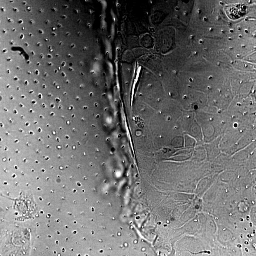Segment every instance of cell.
Here are the masks:
<instances>
[{
    "instance_id": "obj_15",
    "label": "cell",
    "mask_w": 256,
    "mask_h": 256,
    "mask_svg": "<svg viewBox=\"0 0 256 256\" xmlns=\"http://www.w3.org/2000/svg\"><path fill=\"white\" fill-rule=\"evenodd\" d=\"M182 122L185 124L186 126H194L198 124V120H196V116H194L193 114H183L182 115Z\"/></svg>"
},
{
    "instance_id": "obj_7",
    "label": "cell",
    "mask_w": 256,
    "mask_h": 256,
    "mask_svg": "<svg viewBox=\"0 0 256 256\" xmlns=\"http://www.w3.org/2000/svg\"><path fill=\"white\" fill-rule=\"evenodd\" d=\"M8 182L12 183V185H22L25 183V173L22 170H15L8 175Z\"/></svg>"
},
{
    "instance_id": "obj_45",
    "label": "cell",
    "mask_w": 256,
    "mask_h": 256,
    "mask_svg": "<svg viewBox=\"0 0 256 256\" xmlns=\"http://www.w3.org/2000/svg\"><path fill=\"white\" fill-rule=\"evenodd\" d=\"M248 166H252V168H256V153H252V155L248 156Z\"/></svg>"
},
{
    "instance_id": "obj_14",
    "label": "cell",
    "mask_w": 256,
    "mask_h": 256,
    "mask_svg": "<svg viewBox=\"0 0 256 256\" xmlns=\"http://www.w3.org/2000/svg\"><path fill=\"white\" fill-rule=\"evenodd\" d=\"M24 212L27 213V214L38 213V212H40V206H38V203H37V202H28V203H25Z\"/></svg>"
},
{
    "instance_id": "obj_32",
    "label": "cell",
    "mask_w": 256,
    "mask_h": 256,
    "mask_svg": "<svg viewBox=\"0 0 256 256\" xmlns=\"http://www.w3.org/2000/svg\"><path fill=\"white\" fill-rule=\"evenodd\" d=\"M24 254L25 256H35V248L32 243H25L24 244Z\"/></svg>"
},
{
    "instance_id": "obj_38",
    "label": "cell",
    "mask_w": 256,
    "mask_h": 256,
    "mask_svg": "<svg viewBox=\"0 0 256 256\" xmlns=\"http://www.w3.org/2000/svg\"><path fill=\"white\" fill-rule=\"evenodd\" d=\"M243 118H244L243 114H240V112H236V114H233V115H232V124H234V125L242 124Z\"/></svg>"
},
{
    "instance_id": "obj_3",
    "label": "cell",
    "mask_w": 256,
    "mask_h": 256,
    "mask_svg": "<svg viewBox=\"0 0 256 256\" xmlns=\"http://www.w3.org/2000/svg\"><path fill=\"white\" fill-rule=\"evenodd\" d=\"M230 228V218L226 214H220L216 218V222H214V230H216V233H226Z\"/></svg>"
},
{
    "instance_id": "obj_29",
    "label": "cell",
    "mask_w": 256,
    "mask_h": 256,
    "mask_svg": "<svg viewBox=\"0 0 256 256\" xmlns=\"http://www.w3.org/2000/svg\"><path fill=\"white\" fill-rule=\"evenodd\" d=\"M140 226H142V223H140V220H138V218H130V220H128V228L133 230V232L140 230Z\"/></svg>"
},
{
    "instance_id": "obj_21",
    "label": "cell",
    "mask_w": 256,
    "mask_h": 256,
    "mask_svg": "<svg viewBox=\"0 0 256 256\" xmlns=\"http://www.w3.org/2000/svg\"><path fill=\"white\" fill-rule=\"evenodd\" d=\"M182 37L186 38V40H193L196 38V30H194L193 27H185L182 30Z\"/></svg>"
},
{
    "instance_id": "obj_23",
    "label": "cell",
    "mask_w": 256,
    "mask_h": 256,
    "mask_svg": "<svg viewBox=\"0 0 256 256\" xmlns=\"http://www.w3.org/2000/svg\"><path fill=\"white\" fill-rule=\"evenodd\" d=\"M130 160L133 163H138V162H142L143 160V152L140 150V148H135V150H132L130 153Z\"/></svg>"
},
{
    "instance_id": "obj_18",
    "label": "cell",
    "mask_w": 256,
    "mask_h": 256,
    "mask_svg": "<svg viewBox=\"0 0 256 256\" xmlns=\"http://www.w3.org/2000/svg\"><path fill=\"white\" fill-rule=\"evenodd\" d=\"M8 112H10V115L20 116V115L24 114V108L18 104H15V102H10V104H8Z\"/></svg>"
},
{
    "instance_id": "obj_20",
    "label": "cell",
    "mask_w": 256,
    "mask_h": 256,
    "mask_svg": "<svg viewBox=\"0 0 256 256\" xmlns=\"http://www.w3.org/2000/svg\"><path fill=\"white\" fill-rule=\"evenodd\" d=\"M216 62L222 65H232L233 64V57L228 54H218L216 55Z\"/></svg>"
},
{
    "instance_id": "obj_16",
    "label": "cell",
    "mask_w": 256,
    "mask_h": 256,
    "mask_svg": "<svg viewBox=\"0 0 256 256\" xmlns=\"http://www.w3.org/2000/svg\"><path fill=\"white\" fill-rule=\"evenodd\" d=\"M242 244L244 248H248V250H253V248H256V242H254V238H252L250 234H246L244 233L243 236H242Z\"/></svg>"
},
{
    "instance_id": "obj_37",
    "label": "cell",
    "mask_w": 256,
    "mask_h": 256,
    "mask_svg": "<svg viewBox=\"0 0 256 256\" xmlns=\"http://www.w3.org/2000/svg\"><path fill=\"white\" fill-rule=\"evenodd\" d=\"M173 182H175V183H185L186 182V175L183 172L176 173V175H173Z\"/></svg>"
},
{
    "instance_id": "obj_30",
    "label": "cell",
    "mask_w": 256,
    "mask_h": 256,
    "mask_svg": "<svg viewBox=\"0 0 256 256\" xmlns=\"http://www.w3.org/2000/svg\"><path fill=\"white\" fill-rule=\"evenodd\" d=\"M223 25H224L226 28H234V27L238 25V20L234 18V17H226V18L223 20Z\"/></svg>"
},
{
    "instance_id": "obj_36",
    "label": "cell",
    "mask_w": 256,
    "mask_h": 256,
    "mask_svg": "<svg viewBox=\"0 0 256 256\" xmlns=\"http://www.w3.org/2000/svg\"><path fill=\"white\" fill-rule=\"evenodd\" d=\"M158 143H160V145H170V143H172V138L168 136V135H165V133H163V135H158Z\"/></svg>"
},
{
    "instance_id": "obj_49",
    "label": "cell",
    "mask_w": 256,
    "mask_h": 256,
    "mask_svg": "<svg viewBox=\"0 0 256 256\" xmlns=\"http://www.w3.org/2000/svg\"><path fill=\"white\" fill-rule=\"evenodd\" d=\"M34 7L38 8V10H42V8H47L48 5H47V2H34Z\"/></svg>"
},
{
    "instance_id": "obj_22",
    "label": "cell",
    "mask_w": 256,
    "mask_h": 256,
    "mask_svg": "<svg viewBox=\"0 0 256 256\" xmlns=\"http://www.w3.org/2000/svg\"><path fill=\"white\" fill-rule=\"evenodd\" d=\"M95 30H96V35H98L100 38H106V37H108V27H106L105 24H98L95 27Z\"/></svg>"
},
{
    "instance_id": "obj_33",
    "label": "cell",
    "mask_w": 256,
    "mask_h": 256,
    "mask_svg": "<svg viewBox=\"0 0 256 256\" xmlns=\"http://www.w3.org/2000/svg\"><path fill=\"white\" fill-rule=\"evenodd\" d=\"M80 14L84 15V17H90L92 14H94V8L90 7V5H80Z\"/></svg>"
},
{
    "instance_id": "obj_48",
    "label": "cell",
    "mask_w": 256,
    "mask_h": 256,
    "mask_svg": "<svg viewBox=\"0 0 256 256\" xmlns=\"http://www.w3.org/2000/svg\"><path fill=\"white\" fill-rule=\"evenodd\" d=\"M136 40H138V42H140V44H145V42H148V35H146V32H142V34L136 37Z\"/></svg>"
},
{
    "instance_id": "obj_44",
    "label": "cell",
    "mask_w": 256,
    "mask_h": 256,
    "mask_svg": "<svg viewBox=\"0 0 256 256\" xmlns=\"http://www.w3.org/2000/svg\"><path fill=\"white\" fill-rule=\"evenodd\" d=\"M212 243H213L212 234H210V233H204V234H203V244H204V246H210Z\"/></svg>"
},
{
    "instance_id": "obj_28",
    "label": "cell",
    "mask_w": 256,
    "mask_h": 256,
    "mask_svg": "<svg viewBox=\"0 0 256 256\" xmlns=\"http://www.w3.org/2000/svg\"><path fill=\"white\" fill-rule=\"evenodd\" d=\"M202 243H198V242H193L192 244H190V252H192V254L193 256H200L202 254Z\"/></svg>"
},
{
    "instance_id": "obj_26",
    "label": "cell",
    "mask_w": 256,
    "mask_h": 256,
    "mask_svg": "<svg viewBox=\"0 0 256 256\" xmlns=\"http://www.w3.org/2000/svg\"><path fill=\"white\" fill-rule=\"evenodd\" d=\"M202 90H203V94H204V95H208V96L216 95V88H214V86H213L212 84H203Z\"/></svg>"
},
{
    "instance_id": "obj_12",
    "label": "cell",
    "mask_w": 256,
    "mask_h": 256,
    "mask_svg": "<svg viewBox=\"0 0 256 256\" xmlns=\"http://www.w3.org/2000/svg\"><path fill=\"white\" fill-rule=\"evenodd\" d=\"M198 104V98L194 95H186V96H183V100H182V105L185 106V108H193V106H196Z\"/></svg>"
},
{
    "instance_id": "obj_13",
    "label": "cell",
    "mask_w": 256,
    "mask_h": 256,
    "mask_svg": "<svg viewBox=\"0 0 256 256\" xmlns=\"http://www.w3.org/2000/svg\"><path fill=\"white\" fill-rule=\"evenodd\" d=\"M120 78V75H118V72L114 70V68H106L105 70V80L108 82V84H114V82H118Z\"/></svg>"
},
{
    "instance_id": "obj_1",
    "label": "cell",
    "mask_w": 256,
    "mask_h": 256,
    "mask_svg": "<svg viewBox=\"0 0 256 256\" xmlns=\"http://www.w3.org/2000/svg\"><path fill=\"white\" fill-rule=\"evenodd\" d=\"M84 122H82L78 116H74L70 122V126H68V133H70V136H74V138H78L82 133H84Z\"/></svg>"
},
{
    "instance_id": "obj_31",
    "label": "cell",
    "mask_w": 256,
    "mask_h": 256,
    "mask_svg": "<svg viewBox=\"0 0 256 256\" xmlns=\"http://www.w3.org/2000/svg\"><path fill=\"white\" fill-rule=\"evenodd\" d=\"M243 230H244V232H246V233L254 232V230H256L254 222H252V220H246V222H243Z\"/></svg>"
},
{
    "instance_id": "obj_25",
    "label": "cell",
    "mask_w": 256,
    "mask_h": 256,
    "mask_svg": "<svg viewBox=\"0 0 256 256\" xmlns=\"http://www.w3.org/2000/svg\"><path fill=\"white\" fill-rule=\"evenodd\" d=\"M108 188L114 193H120L122 192V185H120V182L116 180V178H110V180H108Z\"/></svg>"
},
{
    "instance_id": "obj_46",
    "label": "cell",
    "mask_w": 256,
    "mask_h": 256,
    "mask_svg": "<svg viewBox=\"0 0 256 256\" xmlns=\"http://www.w3.org/2000/svg\"><path fill=\"white\" fill-rule=\"evenodd\" d=\"M58 242H60V243H64V244H70V238L66 236L65 233H60V234H58Z\"/></svg>"
},
{
    "instance_id": "obj_6",
    "label": "cell",
    "mask_w": 256,
    "mask_h": 256,
    "mask_svg": "<svg viewBox=\"0 0 256 256\" xmlns=\"http://www.w3.org/2000/svg\"><path fill=\"white\" fill-rule=\"evenodd\" d=\"M45 35H47V38H50V40H64L65 38L64 32L57 27H47L45 28Z\"/></svg>"
},
{
    "instance_id": "obj_2",
    "label": "cell",
    "mask_w": 256,
    "mask_h": 256,
    "mask_svg": "<svg viewBox=\"0 0 256 256\" xmlns=\"http://www.w3.org/2000/svg\"><path fill=\"white\" fill-rule=\"evenodd\" d=\"M165 200L172 204H182L183 203V194L175 190V188H166L165 190Z\"/></svg>"
},
{
    "instance_id": "obj_5",
    "label": "cell",
    "mask_w": 256,
    "mask_h": 256,
    "mask_svg": "<svg viewBox=\"0 0 256 256\" xmlns=\"http://www.w3.org/2000/svg\"><path fill=\"white\" fill-rule=\"evenodd\" d=\"M80 80V72L76 68H66L64 74V82L65 84H76Z\"/></svg>"
},
{
    "instance_id": "obj_41",
    "label": "cell",
    "mask_w": 256,
    "mask_h": 256,
    "mask_svg": "<svg viewBox=\"0 0 256 256\" xmlns=\"http://www.w3.org/2000/svg\"><path fill=\"white\" fill-rule=\"evenodd\" d=\"M44 108L45 110H54L55 108V102L52 98H45L44 100Z\"/></svg>"
},
{
    "instance_id": "obj_52",
    "label": "cell",
    "mask_w": 256,
    "mask_h": 256,
    "mask_svg": "<svg viewBox=\"0 0 256 256\" xmlns=\"http://www.w3.org/2000/svg\"><path fill=\"white\" fill-rule=\"evenodd\" d=\"M158 256H163V254H158Z\"/></svg>"
},
{
    "instance_id": "obj_35",
    "label": "cell",
    "mask_w": 256,
    "mask_h": 256,
    "mask_svg": "<svg viewBox=\"0 0 256 256\" xmlns=\"http://www.w3.org/2000/svg\"><path fill=\"white\" fill-rule=\"evenodd\" d=\"M218 155H220V148L216 145H212L208 148V156L210 158H216Z\"/></svg>"
},
{
    "instance_id": "obj_51",
    "label": "cell",
    "mask_w": 256,
    "mask_h": 256,
    "mask_svg": "<svg viewBox=\"0 0 256 256\" xmlns=\"http://www.w3.org/2000/svg\"><path fill=\"white\" fill-rule=\"evenodd\" d=\"M214 256H228V254L224 252H216V253H214Z\"/></svg>"
},
{
    "instance_id": "obj_11",
    "label": "cell",
    "mask_w": 256,
    "mask_h": 256,
    "mask_svg": "<svg viewBox=\"0 0 256 256\" xmlns=\"http://www.w3.org/2000/svg\"><path fill=\"white\" fill-rule=\"evenodd\" d=\"M168 228L178 232V230H183V228H185V224H183V222H182L180 218L172 216V218H168Z\"/></svg>"
},
{
    "instance_id": "obj_43",
    "label": "cell",
    "mask_w": 256,
    "mask_h": 256,
    "mask_svg": "<svg viewBox=\"0 0 256 256\" xmlns=\"http://www.w3.org/2000/svg\"><path fill=\"white\" fill-rule=\"evenodd\" d=\"M90 102V98H88V95H80L78 96V100H76V105H86Z\"/></svg>"
},
{
    "instance_id": "obj_50",
    "label": "cell",
    "mask_w": 256,
    "mask_h": 256,
    "mask_svg": "<svg viewBox=\"0 0 256 256\" xmlns=\"http://www.w3.org/2000/svg\"><path fill=\"white\" fill-rule=\"evenodd\" d=\"M96 256H110V253L106 252V250H98V252H96Z\"/></svg>"
},
{
    "instance_id": "obj_8",
    "label": "cell",
    "mask_w": 256,
    "mask_h": 256,
    "mask_svg": "<svg viewBox=\"0 0 256 256\" xmlns=\"http://www.w3.org/2000/svg\"><path fill=\"white\" fill-rule=\"evenodd\" d=\"M27 70H28V75L30 76H35V78H45L47 76V74H45V70L44 68H40L38 65H35V64H30L27 66Z\"/></svg>"
},
{
    "instance_id": "obj_34",
    "label": "cell",
    "mask_w": 256,
    "mask_h": 256,
    "mask_svg": "<svg viewBox=\"0 0 256 256\" xmlns=\"http://www.w3.org/2000/svg\"><path fill=\"white\" fill-rule=\"evenodd\" d=\"M102 124H104V126H106V128H112L114 126V118H112L110 115H104L102 116Z\"/></svg>"
},
{
    "instance_id": "obj_9",
    "label": "cell",
    "mask_w": 256,
    "mask_h": 256,
    "mask_svg": "<svg viewBox=\"0 0 256 256\" xmlns=\"http://www.w3.org/2000/svg\"><path fill=\"white\" fill-rule=\"evenodd\" d=\"M4 35L8 40H17L20 37V34L17 32V28H14L12 25H5V27H4Z\"/></svg>"
},
{
    "instance_id": "obj_42",
    "label": "cell",
    "mask_w": 256,
    "mask_h": 256,
    "mask_svg": "<svg viewBox=\"0 0 256 256\" xmlns=\"http://www.w3.org/2000/svg\"><path fill=\"white\" fill-rule=\"evenodd\" d=\"M105 220H106V216H105L104 212H96L95 213V222L96 223H105Z\"/></svg>"
},
{
    "instance_id": "obj_27",
    "label": "cell",
    "mask_w": 256,
    "mask_h": 256,
    "mask_svg": "<svg viewBox=\"0 0 256 256\" xmlns=\"http://www.w3.org/2000/svg\"><path fill=\"white\" fill-rule=\"evenodd\" d=\"M86 156L90 158L92 162H100V153L95 150V148H88V150H86Z\"/></svg>"
},
{
    "instance_id": "obj_40",
    "label": "cell",
    "mask_w": 256,
    "mask_h": 256,
    "mask_svg": "<svg viewBox=\"0 0 256 256\" xmlns=\"http://www.w3.org/2000/svg\"><path fill=\"white\" fill-rule=\"evenodd\" d=\"M173 78V74H172V70H163L162 72V82H170Z\"/></svg>"
},
{
    "instance_id": "obj_39",
    "label": "cell",
    "mask_w": 256,
    "mask_h": 256,
    "mask_svg": "<svg viewBox=\"0 0 256 256\" xmlns=\"http://www.w3.org/2000/svg\"><path fill=\"white\" fill-rule=\"evenodd\" d=\"M238 198L242 200V202H248V200L252 198V193H250L248 190H240V193H238Z\"/></svg>"
},
{
    "instance_id": "obj_47",
    "label": "cell",
    "mask_w": 256,
    "mask_h": 256,
    "mask_svg": "<svg viewBox=\"0 0 256 256\" xmlns=\"http://www.w3.org/2000/svg\"><path fill=\"white\" fill-rule=\"evenodd\" d=\"M194 196H196L198 200H203V198H206V192L202 190V188H198V190L194 192Z\"/></svg>"
},
{
    "instance_id": "obj_19",
    "label": "cell",
    "mask_w": 256,
    "mask_h": 256,
    "mask_svg": "<svg viewBox=\"0 0 256 256\" xmlns=\"http://www.w3.org/2000/svg\"><path fill=\"white\" fill-rule=\"evenodd\" d=\"M140 198L145 204H150L153 202V193L148 190V188H143V190L140 192Z\"/></svg>"
},
{
    "instance_id": "obj_24",
    "label": "cell",
    "mask_w": 256,
    "mask_h": 256,
    "mask_svg": "<svg viewBox=\"0 0 256 256\" xmlns=\"http://www.w3.org/2000/svg\"><path fill=\"white\" fill-rule=\"evenodd\" d=\"M168 170H170L172 175H176V173H180V172H182V170H180V162L173 158V160H172L170 163H168Z\"/></svg>"
},
{
    "instance_id": "obj_10",
    "label": "cell",
    "mask_w": 256,
    "mask_h": 256,
    "mask_svg": "<svg viewBox=\"0 0 256 256\" xmlns=\"http://www.w3.org/2000/svg\"><path fill=\"white\" fill-rule=\"evenodd\" d=\"M48 152H50V145L47 142H38L37 145H35V153H37L38 156L47 155Z\"/></svg>"
},
{
    "instance_id": "obj_4",
    "label": "cell",
    "mask_w": 256,
    "mask_h": 256,
    "mask_svg": "<svg viewBox=\"0 0 256 256\" xmlns=\"http://www.w3.org/2000/svg\"><path fill=\"white\" fill-rule=\"evenodd\" d=\"M135 112H136L138 116H142V118H150V116L153 115L152 108L145 104V102H136V104H135Z\"/></svg>"
},
{
    "instance_id": "obj_17",
    "label": "cell",
    "mask_w": 256,
    "mask_h": 256,
    "mask_svg": "<svg viewBox=\"0 0 256 256\" xmlns=\"http://www.w3.org/2000/svg\"><path fill=\"white\" fill-rule=\"evenodd\" d=\"M122 256H138V252L132 243H126L124 244V248H122Z\"/></svg>"
}]
</instances>
